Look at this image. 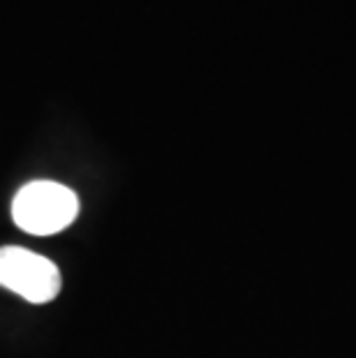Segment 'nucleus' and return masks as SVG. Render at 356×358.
Instances as JSON below:
<instances>
[{"instance_id":"1","label":"nucleus","mask_w":356,"mask_h":358,"mask_svg":"<svg viewBox=\"0 0 356 358\" xmlns=\"http://www.w3.org/2000/svg\"><path fill=\"white\" fill-rule=\"evenodd\" d=\"M79 215V199L70 187L54 180H33L12 201V220L19 229L51 236L70 227Z\"/></svg>"},{"instance_id":"2","label":"nucleus","mask_w":356,"mask_h":358,"mask_svg":"<svg viewBox=\"0 0 356 358\" xmlns=\"http://www.w3.org/2000/svg\"><path fill=\"white\" fill-rule=\"evenodd\" d=\"M0 287L19 294L28 303L42 306L60 292V273L51 259L26 248H0Z\"/></svg>"}]
</instances>
